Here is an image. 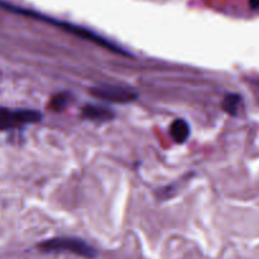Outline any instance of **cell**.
<instances>
[{
    "label": "cell",
    "instance_id": "8992f818",
    "mask_svg": "<svg viewBox=\"0 0 259 259\" xmlns=\"http://www.w3.org/2000/svg\"><path fill=\"white\" fill-rule=\"evenodd\" d=\"M171 137L176 143H185L190 137V125L184 119H176L171 124Z\"/></svg>",
    "mask_w": 259,
    "mask_h": 259
},
{
    "label": "cell",
    "instance_id": "9c48e42d",
    "mask_svg": "<svg viewBox=\"0 0 259 259\" xmlns=\"http://www.w3.org/2000/svg\"><path fill=\"white\" fill-rule=\"evenodd\" d=\"M249 5L252 9L258 10L259 12V0H249Z\"/></svg>",
    "mask_w": 259,
    "mask_h": 259
},
{
    "label": "cell",
    "instance_id": "277c9868",
    "mask_svg": "<svg viewBox=\"0 0 259 259\" xmlns=\"http://www.w3.org/2000/svg\"><path fill=\"white\" fill-rule=\"evenodd\" d=\"M89 93L101 100L115 104H128L136 101L138 98L137 93H134L132 89L121 85H109V83L94 86L89 90Z\"/></svg>",
    "mask_w": 259,
    "mask_h": 259
},
{
    "label": "cell",
    "instance_id": "52a82bcc",
    "mask_svg": "<svg viewBox=\"0 0 259 259\" xmlns=\"http://www.w3.org/2000/svg\"><path fill=\"white\" fill-rule=\"evenodd\" d=\"M243 103L242 96L238 95V94H228L227 96L223 100V109L227 111L230 115H238L240 110V105Z\"/></svg>",
    "mask_w": 259,
    "mask_h": 259
},
{
    "label": "cell",
    "instance_id": "5b68a950",
    "mask_svg": "<svg viewBox=\"0 0 259 259\" xmlns=\"http://www.w3.org/2000/svg\"><path fill=\"white\" fill-rule=\"evenodd\" d=\"M81 114H82V118L93 121H109L115 116L110 109L99 105H91V104L83 106Z\"/></svg>",
    "mask_w": 259,
    "mask_h": 259
},
{
    "label": "cell",
    "instance_id": "7a4b0ae2",
    "mask_svg": "<svg viewBox=\"0 0 259 259\" xmlns=\"http://www.w3.org/2000/svg\"><path fill=\"white\" fill-rule=\"evenodd\" d=\"M38 249L43 253H71L88 259L98 255V250L83 239L73 237H58L45 240L38 245Z\"/></svg>",
    "mask_w": 259,
    "mask_h": 259
},
{
    "label": "cell",
    "instance_id": "ba28073f",
    "mask_svg": "<svg viewBox=\"0 0 259 259\" xmlns=\"http://www.w3.org/2000/svg\"><path fill=\"white\" fill-rule=\"evenodd\" d=\"M70 103V94L68 93H60L51 99V109L53 111H62Z\"/></svg>",
    "mask_w": 259,
    "mask_h": 259
},
{
    "label": "cell",
    "instance_id": "6da1fadb",
    "mask_svg": "<svg viewBox=\"0 0 259 259\" xmlns=\"http://www.w3.org/2000/svg\"><path fill=\"white\" fill-rule=\"evenodd\" d=\"M0 8L4 10H8V12L15 13V14L25 15V17L34 18V19L42 20V22L48 23V24L56 25V27L61 28V29L65 30V32H67V33H70V34H73V35H76V37L82 38V39L89 40V42H93V43H95V45L101 46V47L106 48L108 51H111V52H114V53H118V55L126 56V57H129V56H131V53L126 52V51H124L123 48L119 47L118 45L113 43L111 40L106 39V38H104L103 35L98 34V33L93 32V30L88 29V28H85V27H81V25H76V24H72V23L55 19V18H51V17H48V15L42 14V13L34 12V10H30V9H25V8L17 7V5L10 4V3L4 2V0H0Z\"/></svg>",
    "mask_w": 259,
    "mask_h": 259
},
{
    "label": "cell",
    "instance_id": "3957f363",
    "mask_svg": "<svg viewBox=\"0 0 259 259\" xmlns=\"http://www.w3.org/2000/svg\"><path fill=\"white\" fill-rule=\"evenodd\" d=\"M42 114L32 109H8L0 108V131L18 129L28 124L40 121Z\"/></svg>",
    "mask_w": 259,
    "mask_h": 259
}]
</instances>
